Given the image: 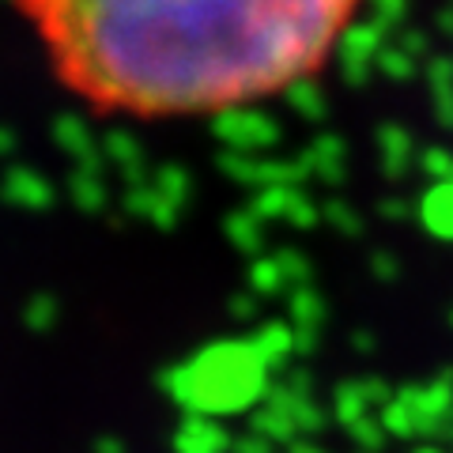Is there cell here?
Returning <instances> with one entry per match:
<instances>
[{
	"mask_svg": "<svg viewBox=\"0 0 453 453\" xmlns=\"http://www.w3.org/2000/svg\"><path fill=\"white\" fill-rule=\"evenodd\" d=\"M53 80L95 113L216 118L329 68L363 0H12Z\"/></svg>",
	"mask_w": 453,
	"mask_h": 453,
	"instance_id": "1",
	"label": "cell"
}]
</instances>
